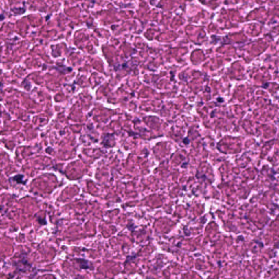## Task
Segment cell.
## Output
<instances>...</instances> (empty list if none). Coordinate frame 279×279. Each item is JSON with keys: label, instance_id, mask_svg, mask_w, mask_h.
<instances>
[{"label": "cell", "instance_id": "1", "mask_svg": "<svg viewBox=\"0 0 279 279\" xmlns=\"http://www.w3.org/2000/svg\"><path fill=\"white\" fill-rule=\"evenodd\" d=\"M75 260L79 264L80 268L81 269L87 270L92 269L89 260H85L84 258H77L75 259Z\"/></svg>", "mask_w": 279, "mask_h": 279}, {"label": "cell", "instance_id": "2", "mask_svg": "<svg viewBox=\"0 0 279 279\" xmlns=\"http://www.w3.org/2000/svg\"><path fill=\"white\" fill-rule=\"evenodd\" d=\"M10 179H12L13 181H15L17 184H21L23 185H25L27 182L26 180H24V176L21 174L15 175L14 177L10 178Z\"/></svg>", "mask_w": 279, "mask_h": 279}, {"label": "cell", "instance_id": "3", "mask_svg": "<svg viewBox=\"0 0 279 279\" xmlns=\"http://www.w3.org/2000/svg\"><path fill=\"white\" fill-rule=\"evenodd\" d=\"M37 220L38 223H40L41 225H46V224H47V220H46L45 218L42 219L41 218L39 217V218H38Z\"/></svg>", "mask_w": 279, "mask_h": 279}]
</instances>
